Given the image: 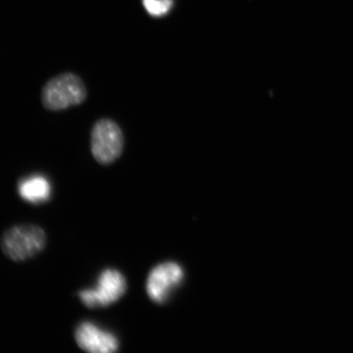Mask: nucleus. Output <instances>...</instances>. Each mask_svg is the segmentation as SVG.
Wrapping results in <instances>:
<instances>
[{"label": "nucleus", "instance_id": "3", "mask_svg": "<svg viewBox=\"0 0 353 353\" xmlns=\"http://www.w3.org/2000/svg\"><path fill=\"white\" fill-rule=\"evenodd\" d=\"M91 152L100 165L113 164L125 148V136L116 121L103 118L97 121L91 131Z\"/></svg>", "mask_w": 353, "mask_h": 353}, {"label": "nucleus", "instance_id": "1", "mask_svg": "<svg viewBox=\"0 0 353 353\" xmlns=\"http://www.w3.org/2000/svg\"><path fill=\"white\" fill-rule=\"evenodd\" d=\"M47 245V235L37 225H16L2 236L0 245L4 255L14 262H24L41 253Z\"/></svg>", "mask_w": 353, "mask_h": 353}, {"label": "nucleus", "instance_id": "5", "mask_svg": "<svg viewBox=\"0 0 353 353\" xmlns=\"http://www.w3.org/2000/svg\"><path fill=\"white\" fill-rule=\"evenodd\" d=\"M184 272L178 263L168 262L152 269L148 278L147 293L153 302L163 303L183 281Z\"/></svg>", "mask_w": 353, "mask_h": 353}, {"label": "nucleus", "instance_id": "4", "mask_svg": "<svg viewBox=\"0 0 353 353\" xmlns=\"http://www.w3.org/2000/svg\"><path fill=\"white\" fill-rule=\"evenodd\" d=\"M127 281L120 271L107 268L101 272L92 288L83 289L78 297L85 307L91 309L107 307L116 303L126 293Z\"/></svg>", "mask_w": 353, "mask_h": 353}, {"label": "nucleus", "instance_id": "8", "mask_svg": "<svg viewBox=\"0 0 353 353\" xmlns=\"http://www.w3.org/2000/svg\"><path fill=\"white\" fill-rule=\"evenodd\" d=\"M143 6L150 14L162 16L170 11L171 0H143Z\"/></svg>", "mask_w": 353, "mask_h": 353}, {"label": "nucleus", "instance_id": "2", "mask_svg": "<svg viewBox=\"0 0 353 353\" xmlns=\"http://www.w3.org/2000/svg\"><path fill=\"white\" fill-rule=\"evenodd\" d=\"M87 95V88L81 78L66 72L52 78L44 85L41 101L44 108L57 112L83 103Z\"/></svg>", "mask_w": 353, "mask_h": 353}, {"label": "nucleus", "instance_id": "6", "mask_svg": "<svg viewBox=\"0 0 353 353\" xmlns=\"http://www.w3.org/2000/svg\"><path fill=\"white\" fill-rule=\"evenodd\" d=\"M79 348L90 353H113L120 348L117 335L92 321L81 322L74 330Z\"/></svg>", "mask_w": 353, "mask_h": 353}, {"label": "nucleus", "instance_id": "7", "mask_svg": "<svg viewBox=\"0 0 353 353\" xmlns=\"http://www.w3.org/2000/svg\"><path fill=\"white\" fill-rule=\"evenodd\" d=\"M17 191L22 200L32 205L43 204L52 196L50 181L41 175L30 176L21 180Z\"/></svg>", "mask_w": 353, "mask_h": 353}]
</instances>
